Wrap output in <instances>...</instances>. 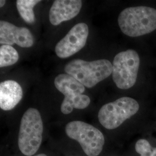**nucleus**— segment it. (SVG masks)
I'll list each match as a JSON object with an SVG mask.
<instances>
[{
	"label": "nucleus",
	"instance_id": "nucleus-12",
	"mask_svg": "<svg viewBox=\"0 0 156 156\" xmlns=\"http://www.w3.org/2000/svg\"><path fill=\"white\" fill-rule=\"evenodd\" d=\"M90 104L89 96L79 94L71 97H64L61 105V111L64 115H68L73 111V109H83Z\"/></svg>",
	"mask_w": 156,
	"mask_h": 156
},
{
	"label": "nucleus",
	"instance_id": "nucleus-5",
	"mask_svg": "<svg viewBox=\"0 0 156 156\" xmlns=\"http://www.w3.org/2000/svg\"><path fill=\"white\" fill-rule=\"evenodd\" d=\"M139 109V104L135 100L122 97L102 106L98 114V120L104 128L113 129L133 116Z\"/></svg>",
	"mask_w": 156,
	"mask_h": 156
},
{
	"label": "nucleus",
	"instance_id": "nucleus-8",
	"mask_svg": "<svg viewBox=\"0 0 156 156\" xmlns=\"http://www.w3.org/2000/svg\"><path fill=\"white\" fill-rule=\"evenodd\" d=\"M1 44L16 45L22 48H30L34 44L33 35L28 28L17 27L10 23L0 22Z\"/></svg>",
	"mask_w": 156,
	"mask_h": 156
},
{
	"label": "nucleus",
	"instance_id": "nucleus-2",
	"mask_svg": "<svg viewBox=\"0 0 156 156\" xmlns=\"http://www.w3.org/2000/svg\"><path fill=\"white\" fill-rule=\"evenodd\" d=\"M64 71L84 87L91 88L111 75L113 65L106 59L93 62L74 59L66 64Z\"/></svg>",
	"mask_w": 156,
	"mask_h": 156
},
{
	"label": "nucleus",
	"instance_id": "nucleus-4",
	"mask_svg": "<svg viewBox=\"0 0 156 156\" xmlns=\"http://www.w3.org/2000/svg\"><path fill=\"white\" fill-rule=\"evenodd\" d=\"M66 133L69 138L78 142L87 156H98L103 149L104 135L90 124L82 121L71 122L66 126Z\"/></svg>",
	"mask_w": 156,
	"mask_h": 156
},
{
	"label": "nucleus",
	"instance_id": "nucleus-3",
	"mask_svg": "<svg viewBox=\"0 0 156 156\" xmlns=\"http://www.w3.org/2000/svg\"><path fill=\"white\" fill-rule=\"evenodd\" d=\"M44 126L39 112L29 108L23 115L18 136V146L24 155L31 156L38 151L42 141Z\"/></svg>",
	"mask_w": 156,
	"mask_h": 156
},
{
	"label": "nucleus",
	"instance_id": "nucleus-14",
	"mask_svg": "<svg viewBox=\"0 0 156 156\" xmlns=\"http://www.w3.org/2000/svg\"><path fill=\"white\" fill-rule=\"evenodd\" d=\"M19 56L16 50L11 45H2L0 47V67L11 66L16 63Z\"/></svg>",
	"mask_w": 156,
	"mask_h": 156
},
{
	"label": "nucleus",
	"instance_id": "nucleus-11",
	"mask_svg": "<svg viewBox=\"0 0 156 156\" xmlns=\"http://www.w3.org/2000/svg\"><path fill=\"white\" fill-rule=\"evenodd\" d=\"M54 83L56 89L64 95V97L82 94L85 91L83 85L68 74L58 75L55 78Z\"/></svg>",
	"mask_w": 156,
	"mask_h": 156
},
{
	"label": "nucleus",
	"instance_id": "nucleus-9",
	"mask_svg": "<svg viewBox=\"0 0 156 156\" xmlns=\"http://www.w3.org/2000/svg\"><path fill=\"white\" fill-rule=\"evenodd\" d=\"M82 6V1L80 0H56L50 8L49 21L52 25L58 26L69 20L78 15Z\"/></svg>",
	"mask_w": 156,
	"mask_h": 156
},
{
	"label": "nucleus",
	"instance_id": "nucleus-16",
	"mask_svg": "<svg viewBox=\"0 0 156 156\" xmlns=\"http://www.w3.org/2000/svg\"><path fill=\"white\" fill-rule=\"evenodd\" d=\"M6 1L5 0H1L0 1V7L2 8L4 5L5 4Z\"/></svg>",
	"mask_w": 156,
	"mask_h": 156
},
{
	"label": "nucleus",
	"instance_id": "nucleus-15",
	"mask_svg": "<svg viewBox=\"0 0 156 156\" xmlns=\"http://www.w3.org/2000/svg\"><path fill=\"white\" fill-rule=\"evenodd\" d=\"M135 148L140 156H156V147H153L149 142L145 139L138 140Z\"/></svg>",
	"mask_w": 156,
	"mask_h": 156
},
{
	"label": "nucleus",
	"instance_id": "nucleus-13",
	"mask_svg": "<svg viewBox=\"0 0 156 156\" xmlns=\"http://www.w3.org/2000/svg\"><path fill=\"white\" fill-rule=\"evenodd\" d=\"M41 2L40 0H17L16 6L17 11L23 19L28 24L35 22L34 7Z\"/></svg>",
	"mask_w": 156,
	"mask_h": 156
},
{
	"label": "nucleus",
	"instance_id": "nucleus-10",
	"mask_svg": "<svg viewBox=\"0 0 156 156\" xmlns=\"http://www.w3.org/2000/svg\"><path fill=\"white\" fill-rule=\"evenodd\" d=\"M22 97V88L16 81L8 80L0 83V108L2 110L13 109Z\"/></svg>",
	"mask_w": 156,
	"mask_h": 156
},
{
	"label": "nucleus",
	"instance_id": "nucleus-17",
	"mask_svg": "<svg viewBox=\"0 0 156 156\" xmlns=\"http://www.w3.org/2000/svg\"><path fill=\"white\" fill-rule=\"evenodd\" d=\"M48 156L47 155H46L45 154H43V153H42V154H37V155H35V156Z\"/></svg>",
	"mask_w": 156,
	"mask_h": 156
},
{
	"label": "nucleus",
	"instance_id": "nucleus-1",
	"mask_svg": "<svg viewBox=\"0 0 156 156\" xmlns=\"http://www.w3.org/2000/svg\"><path fill=\"white\" fill-rule=\"evenodd\" d=\"M121 31L131 37L151 33L156 30V9L148 6L129 7L118 17Z\"/></svg>",
	"mask_w": 156,
	"mask_h": 156
},
{
	"label": "nucleus",
	"instance_id": "nucleus-6",
	"mask_svg": "<svg viewBox=\"0 0 156 156\" xmlns=\"http://www.w3.org/2000/svg\"><path fill=\"white\" fill-rule=\"evenodd\" d=\"M112 79L118 88L127 90L136 83L140 58L135 50L128 49L117 53L113 62Z\"/></svg>",
	"mask_w": 156,
	"mask_h": 156
},
{
	"label": "nucleus",
	"instance_id": "nucleus-7",
	"mask_svg": "<svg viewBox=\"0 0 156 156\" xmlns=\"http://www.w3.org/2000/svg\"><path fill=\"white\" fill-rule=\"evenodd\" d=\"M89 29L84 23L75 25L67 35L56 45V55L61 58L73 56L81 50L86 45Z\"/></svg>",
	"mask_w": 156,
	"mask_h": 156
}]
</instances>
